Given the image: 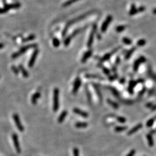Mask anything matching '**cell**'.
I'll return each instance as SVG.
<instances>
[{
    "instance_id": "d590c367",
    "label": "cell",
    "mask_w": 156,
    "mask_h": 156,
    "mask_svg": "<svg viewBox=\"0 0 156 156\" xmlns=\"http://www.w3.org/2000/svg\"><path fill=\"white\" fill-rule=\"evenodd\" d=\"M73 156H79V149L78 148L75 147L73 149Z\"/></svg>"
},
{
    "instance_id": "f35d334b",
    "label": "cell",
    "mask_w": 156,
    "mask_h": 156,
    "mask_svg": "<svg viewBox=\"0 0 156 156\" xmlns=\"http://www.w3.org/2000/svg\"><path fill=\"white\" fill-rule=\"evenodd\" d=\"M120 62V58L119 57H117V58H116V65H118V64H119Z\"/></svg>"
},
{
    "instance_id": "4dcf8cb0",
    "label": "cell",
    "mask_w": 156,
    "mask_h": 156,
    "mask_svg": "<svg viewBox=\"0 0 156 156\" xmlns=\"http://www.w3.org/2000/svg\"><path fill=\"white\" fill-rule=\"evenodd\" d=\"M126 28L125 26H119L116 28V31L117 32H121L122 31H124Z\"/></svg>"
},
{
    "instance_id": "1f68e13d",
    "label": "cell",
    "mask_w": 156,
    "mask_h": 156,
    "mask_svg": "<svg viewBox=\"0 0 156 156\" xmlns=\"http://www.w3.org/2000/svg\"><path fill=\"white\" fill-rule=\"evenodd\" d=\"M117 120L119 123H122V124H124V123H125L127 121L126 119L124 117H122V116H119V117H117Z\"/></svg>"
},
{
    "instance_id": "ffe728a7",
    "label": "cell",
    "mask_w": 156,
    "mask_h": 156,
    "mask_svg": "<svg viewBox=\"0 0 156 156\" xmlns=\"http://www.w3.org/2000/svg\"><path fill=\"white\" fill-rule=\"evenodd\" d=\"M142 124H138V125H136V126L134 127L133 128L131 129L130 130H129V131L128 132L127 134H128V135H131L133 134H134L135 132H137L138 130H139L140 128H142Z\"/></svg>"
},
{
    "instance_id": "3957f363",
    "label": "cell",
    "mask_w": 156,
    "mask_h": 156,
    "mask_svg": "<svg viewBox=\"0 0 156 156\" xmlns=\"http://www.w3.org/2000/svg\"><path fill=\"white\" fill-rule=\"evenodd\" d=\"M89 14H90V13L89 12V13H87L85 14V15H83L80 16H79V18H76V19H75L72 20L70 21V22H69V23H68L67 24L66 27H65V28H64V30L63 32H62V36H65V34H66L68 28V27H69V26H70V25L72 24H73V23H76V22H78V21H80V20H82V19H85V18H86V17L88 15H89Z\"/></svg>"
},
{
    "instance_id": "7c38bea8",
    "label": "cell",
    "mask_w": 156,
    "mask_h": 156,
    "mask_svg": "<svg viewBox=\"0 0 156 156\" xmlns=\"http://www.w3.org/2000/svg\"><path fill=\"white\" fill-rule=\"evenodd\" d=\"M145 10V8L143 7V6H142V7H140L139 8L137 9L135 8V5H132L131 6V8L130 11H129V15H135V14L138 13V12H142L144 11Z\"/></svg>"
},
{
    "instance_id": "30bf717a",
    "label": "cell",
    "mask_w": 156,
    "mask_h": 156,
    "mask_svg": "<svg viewBox=\"0 0 156 156\" xmlns=\"http://www.w3.org/2000/svg\"><path fill=\"white\" fill-rule=\"evenodd\" d=\"M112 20V16L111 15L107 16V17L105 21L103 23V25L101 26V31L103 32H106L107 31V27H108L109 25L110 24V23H111Z\"/></svg>"
},
{
    "instance_id": "4fadbf2b",
    "label": "cell",
    "mask_w": 156,
    "mask_h": 156,
    "mask_svg": "<svg viewBox=\"0 0 156 156\" xmlns=\"http://www.w3.org/2000/svg\"><path fill=\"white\" fill-rule=\"evenodd\" d=\"M73 112L75 113L76 115H79V116H82V117L86 118L89 116V114L87 112H85V111H82V110L79 109V108H76V107H75L73 109Z\"/></svg>"
},
{
    "instance_id": "7bdbcfd3",
    "label": "cell",
    "mask_w": 156,
    "mask_h": 156,
    "mask_svg": "<svg viewBox=\"0 0 156 156\" xmlns=\"http://www.w3.org/2000/svg\"><path fill=\"white\" fill-rule=\"evenodd\" d=\"M153 13L156 14V9L153 10Z\"/></svg>"
},
{
    "instance_id": "9c48e42d",
    "label": "cell",
    "mask_w": 156,
    "mask_h": 156,
    "mask_svg": "<svg viewBox=\"0 0 156 156\" xmlns=\"http://www.w3.org/2000/svg\"><path fill=\"white\" fill-rule=\"evenodd\" d=\"M12 139L13 141V144L15 147L16 149V150L18 152V153H20L22 150H21L19 142V138H18V134H16V133H13L12 134Z\"/></svg>"
},
{
    "instance_id": "9a60e30c",
    "label": "cell",
    "mask_w": 156,
    "mask_h": 156,
    "mask_svg": "<svg viewBox=\"0 0 156 156\" xmlns=\"http://www.w3.org/2000/svg\"><path fill=\"white\" fill-rule=\"evenodd\" d=\"M40 93L39 92H36L34 93L32 95V97H31V103L33 105H36L37 103L38 99L40 98Z\"/></svg>"
},
{
    "instance_id": "8d00e7d4",
    "label": "cell",
    "mask_w": 156,
    "mask_h": 156,
    "mask_svg": "<svg viewBox=\"0 0 156 156\" xmlns=\"http://www.w3.org/2000/svg\"><path fill=\"white\" fill-rule=\"evenodd\" d=\"M147 139H148V141H149V145H150V146H153V140H152L151 136L149 135H148Z\"/></svg>"
},
{
    "instance_id": "484cf974",
    "label": "cell",
    "mask_w": 156,
    "mask_h": 156,
    "mask_svg": "<svg viewBox=\"0 0 156 156\" xmlns=\"http://www.w3.org/2000/svg\"><path fill=\"white\" fill-rule=\"evenodd\" d=\"M78 1H79V0H68V1H66L65 3L62 4V6L63 7H67V6H69V5L72 4Z\"/></svg>"
},
{
    "instance_id": "277c9868",
    "label": "cell",
    "mask_w": 156,
    "mask_h": 156,
    "mask_svg": "<svg viewBox=\"0 0 156 156\" xmlns=\"http://www.w3.org/2000/svg\"><path fill=\"white\" fill-rule=\"evenodd\" d=\"M86 28V27H85L83 28H79V29L75 30V31H73L72 33L71 34L69 35V36H68V37L66 38V39H65V41H64V45H65V46H68L69 45V44H70V42H71V41L72 39L73 38H74L75 36L77 34H78L79 33L80 31H82V30H85Z\"/></svg>"
},
{
    "instance_id": "b9f144b4",
    "label": "cell",
    "mask_w": 156,
    "mask_h": 156,
    "mask_svg": "<svg viewBox=\"0 0 156 156\" xmlns=\"http://www.w3.org/2000/svg\"><path fill=\"white\" fill-rule=\"evenodd\" d=\"M4 44H2V43H0V50L4 48Z\"/></svg>"
},
{
    "instance_id": "83f0119b",
    "label": "cell",
    "mask_w": 156,
    "mask_h": 156,
    "mask_svg": "<svg viewBox=\"0 0 156 156\" xmlns=\"http://www.w3.org/2000/svg\"><path fill=\"white\" fill-rule=\"evenodd\" d=\"M93 86H94V89H95V90H96V92H97V95H98V98H99V99H100L101 101H102V99H103V97H102L101 93V91H99V89H98V87L96 86V85H93Z\"/></svg>"
},
{
    "instance_id": "60d3db41",
    "label": "cell",
    "mask_w": 156,
    "mask_h": 156,
    "mask_svg": "<svg viewBox=\"0 0 156 156\" xmlns=\"http://www.w3.org/2000/svg\"><path fill=\"white\" fill-rule=\"evenodd\" d=\"M87 97H88V99H89V101H91V95H90V93H89V91H87Z\"/></svg>"
},
{
    "instance_id": "f546056e",
    "label": "cell",
    "mask_w": 156,
    "mask_h": 156,
    "mask_svg": "<svg viewBox=\"0 0 156 156\" xmlns=\"http://www.w3.org/2000/svg\"><path fill=\"white\" fill-rule=\"evenodd\" d=\"M53 45L55 48H57V47H58L60 45V40H59L57 38H54L53 40Z\"/></svg>"
},
{
    "instance_id": "cb8c5ba5",
    "label": "cell",
    "mask_w": 156,
    "mask_h": 156,
    "mask_svg": "<svg viewBox=\"0 0 156 156\" xmlns=\"http://www.w3.org/2000/svg\"><path fill=\"white\" fill-rule=\"evenodd\" d=\"M35 38H36V36H35V35H34V34L30 35L28 36V37L26 38L23 39V40H22V42H23V43H24V42H28V41L33 40L34 39H35Z\"/></svg>"
},
{
    "instance_id": "52a82bcc",
    "label": "cell",
    "mask_w": 156,
    "mask_h": 156,
    "mask_svg": "<svg viewBox=\"0 0 156 156\" xmlns=\"http://www.w3.org/2000/svg\"><path fill=\"white\" fill-rule=\"evenodd\" d=\"M97 28V24H94V26H93L92 30H91V33H90V36H89V40H88V42H87L88 48H91V46H92V44L93 43V40H94V35H95V32H96Z\"/></svg>"
},
{
    "instance_id": "e575fe53",
    "label": "cell",
    "mask_w": 156,
    "mask_h": 156,
    "mask_svg": "<svg viewBox=\"0 0 156 156\" xmlns=\"http://www.w3.org/2000/svg\"><path fill=\"white\" fill-rule=\"evenodd\" d=\"M102 68H103V72L105 73L106 75H110V71L107 68H105V67H103V66H102Z\"/></svg>"
},
{
    "instance_id": "5b68a950",
    "label": "cell",
    "mask_w": 156,
    "mask_h": 156,
    "mask_svg": "<svg viewBox=\"0 0 156 156\" xmlns=\"http://www.w3.org/2000/svg\"><path fill=\"white\" fill-rule=\"evenodd\" d=\"M13 120L14 121H15V123L16 125L17 128H18V129L21 132L24 131V127L22 125V122L20 121V119L19 115L17 113H14L13 115Z\"/></svg>"
},
{
    "instance_id": "d6a6232c",
    "label": "cell",
    "mask_w": 156,
    "mask_h": 156,
    "mask_svg": "<svg viewBox=\"0 0 156 156\" xmlns=\"http://www.w3.org/2000/svg\"><path fill=\"white\" fill-rule=\"evenodd\" d=\"M11 69H12V70L13 71V73H15V75L19 74V69H18V68L16 67L15 66V65H12V66L11 67Z\"/></svg>"
},
{
    "instance_id": "d6986e66",
    "label": "cell",
    "mask_w": 156,
    "mask_h": 156,
    "mask_svg": "<svg viewBox=\"0 0 156 156\" xmlns=\"http://www.w3.org/2000/svg\"><path fill=\"white\" fill-rule=\"evenodd\" d=\"M88 123L86 122H77L75 124V126L78 128H86L88 126Z\"/></svg>"
},
{
    "instance_id": "8fae6325",
    "label": "cell",
    "mask_w": 156,
    "mask_h": 156,
    "mask_svg": "<svg viewBox=\"0 0 156 156\" xmlns=\"http://www.w3.org/2000/svg\"><path fill=\"white\" fill-rule=\"evenodd\" d=\"M81 85H82V80L79 77H78L75 80V82L74 85H73V90H72V93L73 94H76L78 91Z\"/></svg>"
},
{
    "instance_id": "603a6c76",
    "label": "cell",
    "mask_w": 156,
    "mask_h": 156,
    "mask_svg": "<svg viewBox=\"0 0 156 156\" xmlns=\"http://www.w3.org/2000/svg\"><path fill=\"white\" fill-rule=\"evenodd\" d=\"M135 49H136L135 47H134V48H132V49H131L128 52H127L125 57V60H128V59L130 58L131 56V55L132 54V53H133L134 52V51L135 50Z\"/></svg>"
},
{
    "instance_id": "6da1fadb",
    "label": "cell",
    "mask_w": 156,
    "mask_h": 156,
    "mask_svg": "<svg viewBox=\"0 0 156 156\" xmlns=\"http://www.w3.org/2000/svg\"><path fill=\"white\" fill-rule=\"evenodd\" d=\"M38 47V45L36 44H32L28 45H26L25 46L23 47V48H21L18 52H15V53H13L12 55V58L13 59H15L18 58L19 56H22V54H23L25 52H26L27 51H28V50L30 49H34V48H36Z\"/></svg>"
},
{
    "instance_id": "4316f807",
    "label": "cell",
    "mask_w": 156,
    "mask_h": 156,
    "mask_svg": "<svg viewBox=\"0 0 156 156\" xmlns=\"http://www.w3.org/2000/svg\"><path fill=\"white\" fill-rule=\"evenodd\" d=\"M85 78H91V79H103V78L101 77L100 76L95 75H92V74L86 75H85Z\"/></svg>"
},
{
    "instance_id": "ba28073f",
    "label": "cell",
    "mask_w": 156,
    "mask_h": 156,
    "mask_svg": "<svg viewBox=\"0 0 156 156\" xmlns=\"http://www.w3.org/2000/svg\"><path fill=\"white\" fill-rule=\"evenodd\" d=\"M39 53V50L38 49H35V50L34 51L33 53L31 55V58H30L29 61H28V67L29 68H32V67L34 65L35 61H36V58H37V56L38 55Z\"/></svg>"
},
{
    "instance_id": "ac0fdd59",
    "label": "cell",
    "mask_w": 156,
    "mask_h": 156,
    "mask_svg": "<svg viewBox=\"0 0 156 156\" xmlns=\"http://www.w3.org/2000/svg\"><path fill=\"white\" fill-rule=\"evenodd\" d=\"M144 61H145V59H144L143 57H140L138 60H137V61H135V63H134V70L135 71H137L138 70V69L139 65L140 63H141V62H143Z\"/></svg>"
},
{
    "instance_id": "7a4b0ae2",
    "label": "cell",
    "mask_w": 156,
    "mask_h": 156,
    "mask_svg": "<svg viewBox=\"0 0 156 156\" xmlns=\"http://www.w3.org/2000/svg\"><path fill=\"white\" fill-rule=\"evenodd\" d=\"M59 93L60 91L58 88H55L53 90V110L54 112H57L59 109Z\"/></svg>"
},
{
    "instance_id": "5bb4252c",
    "label": "cell",
    "mask_w": 156,
    "mask_h": 156,
    "mask_svg": "<svg viewBox=\"0 0 156 156\" xmlns=\"http://www.w3.org/2000/svg\"><path fill=\"white\" fill-rule=\"evenodd\" d=\"M92 54H93V51L91 50H90L86 52V53H85V54L83 55L82 60H81V61H82V63H85V62H86V61H87L88 59L90 58V57H91Z\"/></svg>"
},
{
    "instance_id": "f1b7e54d",
    "label": "cell",
    "mask_w": 156,
    "mask_h": 156,
    "mask_svg": "<svg viewBox=\"0 0 156 156\" xmlns=\"http://www.w3.org/2000/svg\"><path fill=\"white\" fill-rule=\"evenodd\" d=\"M123 42L124 44H125L127 45H130L132 43V41L129 38H128L124 37L123 38Z\"/></svg>"
},
{
    "instance_id": "d4e9b609",
    "label": "cell",
    "mask_w": 156,
    "mask_h": 156,
    "mask_svg": "<svg viewBox=\"0 0 156 156\" xmlns=\"http://www.w3.org/2000/svg\"><path fill=\"white\" fill-rule=\"evenodd\" d=\"M127 129V126H117L115 128V131L117 132L124 131Z\"/></svg>"
},
{
    "instance_id": "ab89813d",
    "label": "cell",
    "mask_w": 156,
    "mask_h": 156,
    "mask_svg": "<svg viewBox=\"0 0 156 156\" xmlns=\"http://www.w3.org/2000/svg\"><path fill=\"white\" fill-rule=\"evenodd\" d=\"M125 78H122V79H121L120 80L119 82H120V83H121V84H124V83H125Z\"/></svg>"
},
{
    "instance_id": "e0dca14e",
    "label": "cell",
    "mask_w": 156,
    "mask_h": 156,
    "mask_svg": "<svg viewBox=\"0 0 156 156\" xmlns=\"http://www.w3.org/2000/svg\"><path fill=\"white\" fill-rule=\"evenodd\" d=\"M68 115V112L67 111H62V112H61V115H60V116H59L58 119V122L59 123H62V122L64 121V120H65V117H66V116H67Z\"/></svg>"
},
{
    "instance_id": "74e56055",
    "label": "cell",
    "mask_w": 156,
    "mask_h": 156,
    "mask_svg": "<svg viewBox=\"0 0 156 156\" xmlns=\"http://www.w3.org/2000/svg\"><path fill=\"white\" fill-rule=\"evenodd\" d=\"M135 154V150L133 149V150H131V152L128 153L127 156H134Z\"/></svg>"
},
{
    "instance_id": "8992f818",
    "label": "cell",
    "mask_w": 156,
    "mask_h": 156,
    "mask_svg": "<svg viewBox=\"0 0 156 156\" xmlns=\"http://www.w3.org/2000/svg\"><path fill=\"white\" fill-rule=\"evenodd\" d=\"M21 4L20 3H15L13 4L7 5L4 8H0V13H4L10 9H18L20 7Z\"/></svg>"
},
{
    "instance_id": "44dd1931",
    "label": "cell",
    "mask_w": 156,
    "mask_h": 156,
    "mask_svg": "<svg viewBox=\"0 0 156 156\" xmlns=\"http://www.w3.org/2000/svg\"><path fill=\"white\" fill-rule=\"evenodd\" d=\"M112 53L106 54H105L104 56H103V57L101 58L100 61L101 62H104V61H107L108 60H109L110 58H111V57L112 56Z\"/></svg>"
},
{
    "instance_id": "836d02e7",
    "label": "cell",
    "mask_w": 156,
    "mask_h": 156,
    "mask_svg": "<svg viewBox=\"0 0 156 156\" xmlns=\"http://www.w3.org/2000/svg\"><path fill=\"white\" fill-rule=\"evenodd\" d=\"M145 43H146V41H145V40H143V39H141V40H139L138 42L137 45L138 46H143L145 44Z\"/></svg>"
},
{
    "instance_id": "7402d4cb",
    "label": "cell",
    "mask_w": 156,
    "mask_h": 156,
    "mask_svg": "<svg viewBox=\"0 0 156 156\" xmlns=\"http://www.w3.org/2000/svg\"><path fill=\"white\" fill-rule=\"evenodd\" d=\"M107 103L111 106V107H112L113 108H115V109H117L119 108V105H118L116 103H115V102L111 100V99H107Z\"/></svg>"
},
{
    "instance_id": "2e32d148",
    "label": "cell",
    "mask_w": 156,
    "mask_h": 156,
    "mask_svg": "<svg viewBox=\"0 0 156 156\" xmlns=\"http://www.w3.org/2000/svg\"><path fill=\"white\" fill-rule=\"evenodd\" d=\"M19 68L21 72H22V75H23V77L25 78H28L29 77V73H28L27 71L26 70V68H24V67H23V65L22 64H20L19 66Z\"/></svg>"
}]
</instances>
